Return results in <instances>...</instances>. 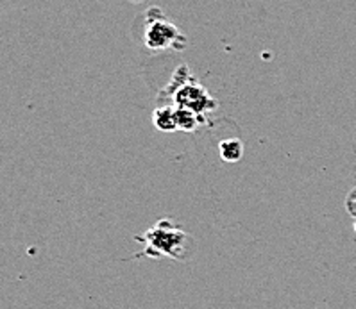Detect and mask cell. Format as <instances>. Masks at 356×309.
Here are the masks:
<instances>
[{
    "label": "cell",
    "mask_w": 356,
    "mask_h": 309,
    "mask_svg": "<svg viewBox=\"0 0 356 309\" xmlns=\"http://www.w3.org/2000/svg\"><path fill=\"white\" fill-rule=\"evenodd\" d=\"M355 231H356V224H355Z\"/></svg>",
    "instance_id": "cell-8"
},
{
    "label": "cell",
    "mask_w": 356,
    "mask_h": 309,
    "mask_svg": "<svg viewBox=\"0 0 356 309\" xmlns=\"http://www.w3.org/2000/svg\"><path fill=\"white\" fill-rule=\"evenodd\" d=\"M163 97L170 99V104L177 108L192 109L195 113L208 115L217 109V101L210 95V92L199 84L197 81L190 77L188 68L181 67L174 74L170 86L163 92Z\"/></svg>",
    "instance_id": "cell-2"
},
{
    "label": "cell",
    "mask_w": 356,
    "mask_h": 309,
    "mask_svg": "<svg viewBox=\"0 0 356 309\" xmlns=\"http://www.w3.org/2000/svg\"><path fill=\"white\" fill-rule=\"evenodd\" d=\"M346 208H348L349 213L356 218V190H353V192L349 193L348 201H346Z\"/></svg>",
    "instance_id": "cell-7"
},
{
    "label": "cell",
    "mask_w": 356,
    "mask_h": 309,
    "mask_svg": "<svg viewBox=\"0 0 356 309\" xmlns=\"http://www.w3.org/2000/svg\"><path fill=\"white\" fill-rule=\"evenodd\" d=\"M176 118H177V129L183 131V133H193L197 131L201 126L208 124V118L206 115L195 113L192 109L177 108L176 106Z\"/></svg>",
    "instance_id": "cell-5"
},
{
    "label": "cell",
    "mask_w": 356,
    "mask_h": 309,
    "mask_svg": "<svg viewBox=\"0 0 356 309\" xmlns=\"http://www.w3.org/2000/svg\"><path fill=\"white\" fill-rule=\"evenodd\" d=\"M152 124L161 133H174L177 129V118H176V106L165 104L154 109L152 113Z\"/></svg>",
    "instance_id": "cell-4"
},
{
    "label": "cell",
    "mask_w": 356,
    "mask_h": 309,
    "mask_svg": "<svg viewBox=\"0 0 356 309\" xmlns=\"http://www.w3.org/2000/svg\"><path fill=\"white\" fill-rule=\"evenodd\" d=\"M143 45L151 52L183 51L186 38L174 22L168 20L159 8H151L145 15V29H143Z\"/></svg>",
    "instance_id": "cell-3"
},
{
    "label": "cell",
    "mask_w": 356,
    "mask_h": 309,
    "mask_svg": "<svg viewBox=\"0 0 356 309\" xmlns=\"http://www.w3.org/2000/svg\"><path fill=\"white\" fill-rule=\"evenodd\" d=\"M136 240L145 243L143 256L147 258H170L176 261L186 259L188 236L170 220L156 222V226H152L143 236H138Z\"/></svg>",
    "instance_id": "cell-1"
},
{
    "label": "cell",
    "mask_w": 356,
    "mask_h": 309,
    "mask_svg": "<svg viewBox=\"0 0 356 309\" xmlns=\"http://www.w3.org/2000/svg\"><path fill=\"white\" fill-rule=\"evenodd\" d=\"M218 154L226 163H238L243 156V145L236 138H226L218 143Z\"/></svg>",
    "instance_id": "cell-6"
}]
</instances>
